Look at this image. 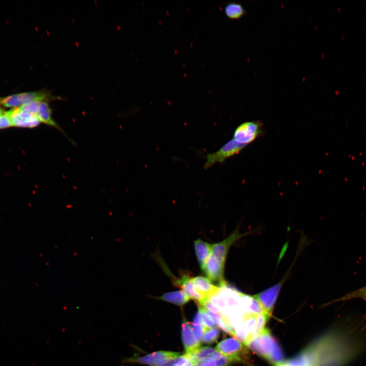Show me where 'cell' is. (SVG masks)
Instances as JSON below:
<instances>
[{
  "mask_svg": "<svg viewBox=\"0 0 366 366\" xmlns=\"http://www.w3.org/2000/svg\"><path fill=\"white\" fill-rule=\"evenodd\" d=\"M245 346L273 365L284 361L283 351L267 328H264Z\"/></svg>",
  "mask_w": 366,
  "mask_h": 366,
  "instance_id": "cell-1",
  "label": "cell"
},
{
  "mask_svg": "<svg viewBox=\"0 0 366 366\" xmlns=\"http://www.w3.org/2000/svg\"><path fill=\"white\" fill-rule=\"evenodd\" d=\"M57 97L54 96L45 90L14 94L2 98L1 105L6 107L17 108L24 105L33 102L57 100Z\"/></svg>",
  "mask_w": 366,
  "mask_h": 366,
  "instance_id": "cell-2",
  "label": "cell"
},
{
  "mask_svg": "<svg viewBox=\"0 0 366 366\" xmlns=\"http://www.w3.org/2000/svg\"><path fill=\"white\" fill-rule=\"evenodd\" d=\"M263 133V124L261 121H249L241 124L236 128L233 133V139L238 143L247 146Z\"/></svg>",
  "mask_w": 366,
  "mask_h": 366,
  "instance_id": "cell-3",
  "label": "cell"
},
{
  "mask_svg": "<svg viewBox=\"0 0 366 366\" xmlns=\"http://www.w3.org/2000/svg\"><path fill=\"white\" fill-rule=\"evenodd\" d=\"M246 348V346L237 339L229 338L219 343L215 350L235 362H239L243 358L247 350Z\"/></svg>",
  "mask_w": 366,
  "mask_h": 366,
  "instance_id": "cell-4",
  "label": "cell"
},
{
  "mask_svg": "<svg viewBox=\"0 0 366 366\" xmlns=\"http://www.w3.org/2000/svg\"><path fill=\"white\" fill-rule=\"evenodd\" d=\"M284 281V280H282L262 292L252 295L259 303L268 319L272 315L275 303Z\"/></svg>",
  "mask_w": 366,
  "mask_h": 366,
  "instance_id": "cell-5",
  "label": "cell"
},
{
  "mask_svg": "<svg viewBox=\"0 0 366 366\" xmlns=\"http://www.w3.org/2000/svg\"><path fill=\"white\" fill-rule=\"evenodd\" d=\"M246 146L233 139L230 140L217 151L207 155L204 168L207 169L216 163L224 162L226 159L238 154Z\"/></svg>",
  "mask_w": 366,
  "mask_h": 366,
  "instance_id": "cell-6",
  "label": "cell"
},
{
  "mask_svg": "<svg viewBox=\"0 0 366 366\" xmlns=\"http://www.w3.org/2000/svg\"><path fill=\"white\" fill-rule=\"evenodd\" d=\"M179 353L171 351H159L140 356L124 358L122 363H136L151 366H159L167 360L176 357Z\"/></svg>",
  "mask_w": 366,
  "mask_h": 366,
  "instance_id": "cell-7",
  "label": "cell"
},
{
  "mask_svg": "<svg viewBox=\"0 0 366 366\" xmlns=\"http://www.w3.org/2000/svg\"><path fill=\"white\" fill-rule=\"evenodd\" d=\"M248 233H241L238 229H236L222 241L212 245L210 255L220 263L225 265L228 251L231 246L236 241Z\"/></svg>",
  "mask_w": 366,
  "mask_h": 366,
  "instance_id": "cell-8",
  "label": "cell"
},
{
  "mask_svg": "<svg viewBox=\"0 0 366 366\" xmlns=\"http://www.w3.org/2000/svg\"><path fill=\"white\" fill-rule=\"evenodd\" d=\"M12 126L34 128L41 123L37 116L14 108L9 111Z\"/></svg>",
  "mask_w": 366,
  "mask_h": 366,
  "instance_id": "cell-9",
  "label": "cell"
},
{
  "mask_svg": "<svg viewBox=\"0 0 366 366\" xmlns=\"http://www.w3.org/2000/svg\"><path fill=\"white\" fill-rule=\"evenodd\" d=\"M181 334L186 354H191L200 347V342L196 338L190 323L185 321L182 323Z\"/></svg>",
  "mask_w": 366,
  "mask_h": 366,
  "instance_id": "cell-10",
  "label": "cell"
},
{
  "mask_svg": "<svg viewBox=\"0 0 366 366\" xmlns=\"http://www.w3.org/2000/svg\"><path fill=\"white\" fill-rule=\"evenodd\" d=\"M192 281L196 292L207 299L219 288L218 286L215 285L207 277L203 276L192 277Z\"/></svg>",
  "mask_w": 366,
  "mask_h": 366,
  "instance_id": "cell-11",
  "label": "cell"
},
{
  "mask_svg": "<svg viewBox=\"0 0 366 366\" xmlns=\"http://www.w3.org/2000/svg\"><path fill=\"white\" fill-rule=\"evenodd\" d=\"M194 247L197 261L202 270L211 254L212 245L199 238L194 241Z\"/></svg>",
  "mask_w": 366,
  "mask_h": 366,
  "instance_id": "cell-12",
  "label": "cell"
},
{
  "mask_svg": "<svg viewBox=\"0 0 366 366\" xmlns=\"http://www.w3.org/2000/svg\"><path fill=\"white\" fill-rule=\"evenodd\" d=\"M36 115L41 123L57 129L67 136L60 127L53 119L52 116V111L49 105L48 102L42 101L40 102Z\"/></svg>",
  "mask_w": 366,
  "mask_h": 366,
  "instance_id": "cell-13",
  "label": "cell"
},
{
  "mask_svg": "<svg viewBox=\"0 0 366 366\" xmlns=\"http://www.w3.org/2000/svg\"><path fill=\"white\" fill-rule=\"evenodd\" d=\"M159 298L178 306H184L190 300L189 297L181 289L165 293L159 297Z\"/></svg>",
  "mask_w": 366,
  "mask_h": 366,
  "instance_id": "cell-14",
  "label": "cell"
},
{
  "mask_svg": "<svg viewBox=\"0 0 366 366\" xmlns=\"http://www.w3.org/2000/svg\"><path fill=\"white\" fill-rule=\"evenodd\" d=\"M221 355L220 353L211 347H200L196 351L188 355L192 362H193L206 358H213L216 359Z\"/></svg>",
  "mask_w": 366,
  "mask_h": 366,
  "instance_id": "cell-15",
  "label": "cell"
},
{
  "mask_svg": "<svg viewBox=\"0 0 366 366\" xmlns=\"http://www.w3.org/2000/svg\"><path fill=\"white\" fill-rule=\"evenodd\" d=\"M224 12L229 18L238 19L245 15L246 10L240 4L230 3L225 6Z\"/></svg>",
  "mask_w": 366,
  "mask_h": 366,
  "instance_id": "cell-16",
  "label": "cell"
},
{
  "mask_svg": "<svg viewBox=\"0 0 366 366\" xmlns=\"http://www.w3.org/2000/svg\"><path fill=\"white\" fill-rule=\"evenodd\" d=\"M355 298L361 299L366 301V286L349 292L345 295L336 299L334 301H332V302L348 301Z\"/></svg>",
  "mask_w": 366,
  "mask_h": 366,
  "instance_id": "cell-17",
  "label": "cell"
},
{
  "mask_svg": "<svg viewBox=\"0 0 366 366\" xmlns=\"http://www.w3.org/2000/svg\"><path fill=\"white\" fill-rule=\"evenodd\" d=\"M191 362L192 361L189 356L185 354L169 359L159 366H185Z\"/></svg>",
  "mask_w": 366,
  "mask_h": 366,
  "instance_id": "cell-18",
  "label": "cell"
},
{
  "mask_svg": "<svg viewBox=\"0 0 366 366\" xmlns=\"http://www.w3.org/2000/svg\"><path fill=\"white\" fill-rule=\"evenodd\" d=\"M198 309L200 312L201 322L204 328L209 329L214 327L215 323L206 309L202 306H199Z\"/></svg>",
  "mask_w": 366,
  "mask_h": 366,
  "instance_id": "cell-19",
  "label": "cell"
},
{
  "mask_svg": "<svg viewBox=\"0 0 366 366\" xmlns=\"http://www.w3.org/2000/svg\"><path fill=\"white\" fill-rule=\"evenodd\" d=\"M219 334L218 328L213 327L206 329L203 333L202 341L206 344H211L217 341Z\"/></svg>",
  "mask_w": 366,
  "mask_h": 366,
  "instance_id": "cell-20",
  "label": "cell"
},
{
  "mask_svg": "<svg viewBox=\"0 0 366 366\" xmlns=\"http://www.w3.org/2000/svg\"><path fill=\"white\" fill-rule=\"evenodd\" d=\"M40 102H33L17 108L20 111L37 116L36 115Z\"/></svg>",
  "mask_w": 366,
  "mask_h": 366,
  "instance_id": "cell-21",
  "label": "cell"
},
{
  "mask_svg": "<svg viewBox=\"0 0 366 366\" xmlns=\"http://www.w3.org/2000/svg\"><path fill=\"white\" fill-rule=\"evenodd\" d=\"M192 327L196 338L200 343L202 341L203 335L206 329L201 322L198 324H192Z\"/></svg>",
  "mask_w": 366,
  "mask_h": 366,
  "instance_id": "cell-22",
  "label": "cell"
},
{
  "mask_svg": "<svg viewBox=\"0 0 366 366\" xmlns=\"http://www.w3.org/2000/svg\"><path fill=\"white\" fill-rule=\"evenodd\" d=\"M193 366H216V360L213 358H206L194 361Z\"/></svg>",
  "mask_w": 366,
  "mask_h": 366,
  "instance_id": "cell-23",
  "label": "cell"
},
{
  "mask_svg": "<svg viewBox=\"0 0 366 366\" xmlns=\"http://www.w3.org/2000/svg\"><path fill=\"white\" fill-rule=\"evenodd\" d=\"M12 126L9 111L0 116V129L7 128Z\"/></svg>",
  "mask_w": 366,
  "mask_h": 366,
  "instance_id": "cell-24",
  "label": "cell"
},
{
  "mask_svg": "<svg viewBox=\"0 0 366 366\" xmlns=\"http://www.w3.org/2000/svg\"><path fill=\"white\" fill-rule=\"evenodd\" d=\"M5 113V112L3 110V109L0 108V116L3 115Z\"/></svg>",
  "mask_w": 366,
  "mask_h": 366,
  "instance_id": "cell-25",
  "label": "cell"
},
{
  "mask_svg": "<svg viewBox=\"0 0 366 366\" xmlns=\"http://www.w3.org/2000/svg\"><path fill=\"white\" fill-rule=\"evenodd\" d=\"M185 366H193L192 362H191V363H189V364H187V365H185Z\"/></svg>",
  "mask_w": 366,
  "mask_h": 366,
  "instance_id": "cell-26",
  "label": "cell"
},
{
  "mask_svg": "<svg viewBox=\"0 0 366 366\" xmlns=\"http://www.w3.org/2000/svg\"><path fill=\"white\" fill-rule=\"evenodd\" d=\"M2 98H0V105H1V101H2Z\"/></svg>",
  "mask_w": 366,
  "mask_h": 366,
  "instance_id": "cell-27",
  "label": "cell"
}]
</instances>
